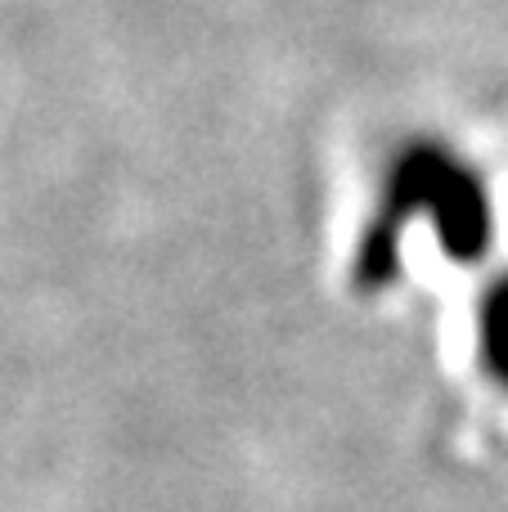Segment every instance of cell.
Listing matches in <instances>:
<instances>
[{
  "label": "cell",
  "mask_w": 508,
  "mask_h": 512,
  "mask_svg": "<svg viewBox=\"0 0 508 512\" xmlns=\"http://www.w3.org/2000/svg\"><path fill=\"white\" fill-rule=\"evenodd\" d=\"M477 346H482V369L508 391V274L495 279L477 310Z\"/></svg>",
  "instance_id": "2"
},
{
  "label": "cell",
  "mask_w": 508,
  "mask_h": 512,
  "mask_svg": "<svg viewBox=\"0 0 508 512\" xmlns=\"http://www.w3.org/2000/svg\"><path fill=\"white\" fill-rule=\"evenodd\" d=\"M432 216L441 234V248L455 261H477L491 248V198L486 185L459 153L446 144H410L396 153L392 171L383 185V203H378L369 230L360 234L356 252V288L378 292L396 279V261H401L405 225L414 216Z\"/></svg>",
  "instance_id": "1"
}]
</instances>
